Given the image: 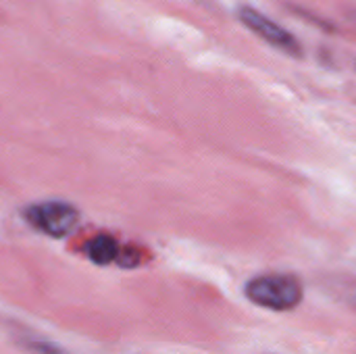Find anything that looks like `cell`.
Here are the masks:
<instances>
[{"label": "cell", "mask_w": 356, "mask_h": 354, "mask_svg": "<svg viewBox=\"0 0 356 354\" xmlns=\"http://www.w3.org/2000/svg\"><path fill=\"white\" fill-rule=\"evenodd\" d=\"M305 290L298 277L286 273L261 275L246 284V298L263 309L292 311L302 303Z\"/></svg>", "instance_id": "obj_1"}, {"label": "cell", "mask_w": 356, "mask_h": 354, "mask_svg": "<svg viewBox=\"0 0 356 354\" xmlns=\"http://www.w3.org/2000/svg\"><path fill=\"white\" fill-rule=\"evenodd\" d=\"M23 219L40 234L60 240L67 238L79 223V209L65 200L33 202L23 211Z\"/></svg>", "instance_id": "obj_2"}, {"label": "cell", "mask_w": 356, "mask_h": 354, "mask_svg": "<svg viewBox=\"0 0 356 354\" xmlns=\"http://www.w3.org/2000/svg\"><path fill=\"white\" fill-rule=\"evenodd\" d=\"M236 15L252 33H257L261 40L271 44L273 48L282 50L288 56L302 58V44L298 42V38L292 35L280 23H275L273 19H269L267 15H263L261 10H257V8H252L248 4H242V6H238Z\"/></svg>", "instance_id": "obj_3"}, {"label": "cell", "mask_w": 356, "mask_h": 354, "mask_svg": "<svg viewBox=\"0 0 356 354\" xmlns=\"http://www.w3.org/2000/svg\"><path fill=\"white\" fill-rule=\"evenodd\" d=\"M121 246L119 242L108 236V234H100V236H94L88 244H86V255L88 259L94 263V265H100V267H106V265H113L119 261L121 257Z\"/></svg>", "instance_id": "obj_4"}, {"label": "cell", "mask_w": 356, "mask_h": 354, "mask_svg": "<svg viewBox=\"0 0 356 354\" xmlns=\"http://www.w3.org/2000/svg\"><path fill=\"white\" fill-rule=\"evenodd\" d=\"M27 351L33 354H67L60 346L52 342H35V340L27 342Z\"/></svg>", "instance_id": "obj_5"}, {"label": "cell", "mask_w": 356, "mask_h": 354, "mask_svg": "<svg viewBox=\"0 0 356 354\" xmlns=\"http://www.w3.org/2000/svg\"><path fill=\"white\" fill-rule=\"evenodd\" d=\"M353 19H355V23H356V13H355V15H353Z\"/></svg>", "instance_id": "obj_6"}]
</instances>
